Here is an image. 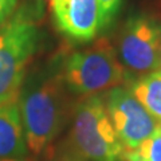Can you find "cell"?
<instances>
[{
    "instance_id": "13",
    "label": "cell",
    "mask_w": 161,
    "mask_h": 161,
    "mask_svg": "<svg viewBox=\"0 0 161 161\" xmlns=\"http://www.w3.org/2000/svg\"><path fill=\"white\" fill-rule=\"evenodd\" d=\"M19 6V0H0V27L11 18Z\"/></svg>"
},
{
    "instance_id": "11",
    "label": "cell",
    "mask_w": 161,
    "mask_h": 161,
    "mask_svg": "<svg viewBox=\"0 0 161 161\" xmlns=\"http://www.w3.org/2000/svg\"><path fill=\"white\" fill-rule=\"evenodd\" d=\"M46 161H86L82 156H79L75 150L71 148L66 140L64 142L59 144L54 149H50L47 153Z\"/></svg>"
},
{
    "instance_id": "12",
    "label": "cell",
    "mask_w": 161,
    "mask_h": 161,
    "mask_svg": "<svg viewBox=\"0 0 161 161\" xmlns=\"http://www.w3.org/2000/svg\"><path fill=\"white\" fill-rule=\"evenodd\" d=\"M122 0H98L99 6V26L101 31L105 30L114 19Z\"/></svg>"
},
{
    "instance_id": "6",
    "label": "cell",
    "mask_w": 161,
    "mask_h": 161,
    "mask_svg": "<svg viewBox=\"0 0 161 161\" xmlns=\"http://www.w3.org/2000/svg\"><path fill=\"white\" fill-rule=\"evenodd\" d=\"M112 124L125 150L136 149L161 128L129 87H114L105 94Z\"/></svg>"
},
{
    "instance_id": "9",
    "label": "cell",
    "mask_w": 161,
    "mask_h": 161,
    "mask_svg": "<svg viewBox=\"0 0 161 161\" xmlns=\"http://www.w3.org/2000/svg\"><path fill=\"white\" fill-rule=\"evenodd\" d=\"M129 90L161 125V70L128 80Z\"/></svg>"
},
{
    "instance_id": "8",
    "label": "cell",
    "mask_w": 161,
    "mask_h": 161,
    "mask_svg": "<svg viewBox=\"0 0 161 161\" xmlns=\"http://www.w3.org/2000/svg\"><path fill=\"white\" fill-rule=\"evenodd\" d=\"M27 144L18 99L0 103V161L24 158Z\"/></svg>"
},
{
    "instance_id": "3",
    "label": "cell",
    "mask_w": 161,
    "mask_h": 161,
    "mask_svg": "<svg viewBox=\"0 0 161 161\" xmlns=\"http://www.w3.org/2000/svg\"><path fill=\"white\" fill-rule=\"evenodd\" d=\"M62 77L70 93L79 97L102 94L126 85L129 75L108 39L62 57Z\"/></svg>"
},
{
    "instance_id": "14",
    "label": "cell",
    "mask_w": 161,
    "mask_h": 161,
    "mask_svg": "<svg viewBox=\"0 0 161 161\" xmlns=\"http://www.w3.org/2000/svg\"><path fill=\"white\" fill-rule=\"evenodd\" d=\"M3 161H27L24 158H11V160H3Z\"/></svg>"
},
{
    "instance_id": "10",
    "label": "cell",
    "mask_w": 161,
    "mask_h": 161,
    "mask_svg": "<svg viewBox=\"0 0 161 161\" xmlns=\"http://www.w3.org/2000/svg\"><path fill=\"white\" fill-rule=\"evenodd\" d=\"M125 161H161V128L136 149L128 150Z\"/></svg>"
},
{
    "instance_id": "1",
    "label": "cell",
    "mask_w": 161,
    "mask_h": 161,
    "mask_svg": "<svg viewBox=\"0 0 161 161\" xmlns=\"http://www.w3.org/2000/svg\"><path fill=\"white\" fill-rule=\"evenodd\" d=\"M57 55L26 75L18 95L27 149L39 156L50 149L67 118V87Z\"/></svg>"
},
{
    "instance_id": "2",
    "label": "cell",
    "mask_w": 161,
    "mask_h": 161,
    "mask_svg": "<svg viewBox=\"0 0 161 161\" xmlns=\"http://www.w3.org/2000/svg\"><path fill=\"white\" fill-rule=\"evenodd\" d=\"M42 0H23L0 27V103L18 99L31 59L42 43Z\"/></svg>"
},
{
    "instance_id": "4",
    "label": "cell",
    "mask_w": 161,
    "mask_h": 161,
    "mask_svg": "<svg viewBox=\"0 0 161 161\" xmlns=\"http://www.w3.org/2000/svg\"><path fill=\"white\" fill-rule=\"evenodd\" d=\"M67 141L86 161H125L126 150L112 124L105 94L83 97L75 105Z\"/></svg>"
},
{
    "instance_id": "7",
    "label": "cell",
    "mask_w": 161,
    "mask_h": 161,
    "mask_svg": "<svg viewBox=\"0 0 161 161\" xmlns=\"http://www.w3.org/2000/svg\"><path fill=\"white\" fill-rule=\"evenodd\" d=\"M55 26L69 40L89 43L101 31L98 0H50Z\"/></svg>"
},
{
    "instance_id": "5",
    "label": "cell",
    "mask_w": 161,
    "mask_h": 161,
    "mask_svg": "<svg viewBox=\"0 0 161 161\" xmlns=\"http://www.w3.org/2000/svg\"><path fill=\"white\" fill-rule=\"evenodd\" d=\"M117 54L129 79L161 70V23L147 15L128 19L118 36Z\"/></svg>"
}]
</instances>
